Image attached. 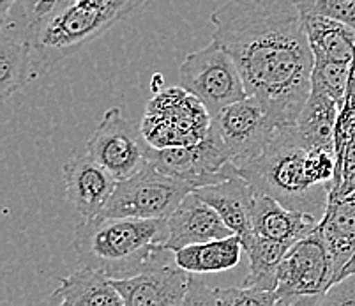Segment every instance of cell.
I'll use <instances>...</instances> for the list:
<instances>
[{
    "instance_id": "10",
    "label": "cell",
    "mask_w": 355,
    "mask_h": 306,
    "mask_svg": "<svg viewBox=\"0 0 355 306\" xmlns=\"http://www.w3.org/2000/svg\"><path fill=\"white\" fill-rule=\"evenodd\" d=\"M150 163L161 172L189 185L193 189L221 182L239 172L214 124L211 126L207 137L191 146L166 149L153 147Z\"/></svg>"
},
{
    "instance_id": "1",
    "label": "cell",
    "mask_w": 355,
    "mask_h": 306,
    "mask_svg": "<svg viewBox=\"0 0 355 306\" xmlns=\"http://www.w3.org/2000/svg\"><path fill=\"white\" fill-rule=\"evenodd\" d=\"M212 40L237 62L277 126L295 124L311 92L315 56L297 0H228L211 15Z\"/></svg>"
},
{
    "instance_id": "14",
    "label": "cell",
    "mask_w": 355,
    "mask_h": 306,
    "mask_svg": "<svg viewBox=\"0 0 355 306\" xmlns=\"http://www.w3.org/2000/svg\"><path fill=\"white\" fill-rule=\"evenodd\" d=\"M168 250H180L189 244L234 236V230L223 221L214 207L189 192L175 211L166 218Z\"/></svg>"
},
{
    "instance_id": "9",
    "label": "cell",
    "mask_w": 355,
    "mask_h": 306,
    "mask_svg": "<svg viewBox=\"0 0 355 306\" xmlns=\"http://www.w3.org/2000/svg\"><path fill=\"white\" fill-rule=\"evenodd\" d=\"M153 146L140 124L124 117L119 106L108 108L87 140V154L94 158L121 181L135 176L150 163Z\"/></svg>"
},
{
    "instance_id": "8",
    "label": "cell",
    "mask_w": 355,
    "mask_h": 306,
    "mask_svg": "<svg viewBox=\"0 0 355 306\" xmlns=\"http://www.w3.org/2000/svg\"><path fill=\"white\" fill-rule=\"evenodd\" d=\"M189 192H193L191 186L148 163L135 176L117 181L108 204L99 216L141 220L168 218Z\"/></svg>"
},
{
    "instance_id": "12",
    "label": "cell",
    "mask_w": 355,
    "mask_h": 306,
    "mask_svg": "<svg viewBox=\"0 0 355 306\" xmlns=\"http://www.w3.org/2000/svg\"><path fill=\"white\" fill-rule=\"evenodd\" d=\"M189 278L191 273L173 260L112 282L124 299V306H180L188 294Z\"/></svg>"
},
{
    "instance_id": "24",
    "label": "cell",
    "mask_w": 355,
    "mask_h": 306,
    "mask_svg": "<svg viewBox=\"0 0 355 306\" xmlns=\"http://www.w3.org/2000/svg\"><path fill=\"white\" fill-rule=\"evenodd\" d=\"M352 64L332 62V60H315L311 73V89L325 92L343 106L350 83Z\"/></svg>"
},
{
    "instance_id": "6",
    "label": "cell",
    "mask_w": 355,
    "mask_h": 306,
    "mask_svg": "<svg viewBox=\"0 0 355 306\" xmlns=\"http://www.w3.org/2000/svg\"><path fill=\"white\" fill-rule=\"evenodd\" d=\"M336 283V271L320 228L288 248L279 266L277 305H320Z\"/></svg>"
},
{
    "instance_id": "19",
    "label": "cell",
    "mask_w": 355,
    "mask_h": 306,
    "mask_svg": "<svg viewBox=\"0 0 355 306\" xmlns=\"http://www.w3.org/2000/svg\"><path fill=\"white\" fill-rule=\"evenodd\" d=\"M51 301L64 306H124L112 278L90 267H80L78 271L60 278Z\"/></svg>"
},
{
    "instance_id": "16",
    "label": "cell",
    "mask_w": 355,
    "mask_h": 306,
    "mask_svg": "<svg viewBox=\"0 0 355 306\" xmlns=\"http://www.w3.org/2000/svg\"><path fill=\"white\" fill-rule=\"evenodd\" d=\"M320 223V218L302 211H293L270 195L257 192L253 205L254 234L279 241L288 246L309 236Z\"/></svg>"
},
{
    "instance_id": "27",
    "label": "cell",
    "mask_w": 355,
    "mask_h": 306,
    "mask_svg": "<svg viewBox=\"0 0 355 306\" xmlns=\"http://www.w3.org/2000/svg\"><path fill=\"white\" fill-rule=\"evenodd\" d=\"M320 305H355V275H350L347 276V278L340 280V282H336L334 285L322 296Z\"/></svg>"
},
{
    "instance_id": "17",
    "label": "cell",
    "mask_w": 355,
    "mask_h": 306,
    "mask_svg": "<svg viewBox=\"0 0 355 306\" xmlns=\"http://www.w3.org/2000/svg\"><path fill=\"white\" fill-rule=\"evenodd\" d=\"M34 28L0 27V94L2 99L20 91L35 78L34 50H32Z\"/></svg>"
},
{
    "instance_id": "21",
    "label": "cell",
    "mask_w": 355,
    "mask_h": 306,
    "mask_svg": "<svg viewBox=\"0 0 355 306\" xmlns=\"http://www.w3.org/2000/svg\"><path fill=\"white\" fill-rule=\"evenodd\" d=\"M327 250L334 264L336 282H340L345 266L355 255V204L345 196L340 201L329 202L320 223Z\"/></svg>"
},
{
    "instance_id": "25",
    "label": "cell",
    "mask_w": 355,
    "mask_h": 306,
    "mask_svg": "<svg viewBox=\"0 0 355 306\" xmlns=\"http://www.w3.org/2000/svg\"><path fill=\"white\" fill-rule=\"evenodd\" d=\"M241 306V305H253V306H272L277 305L276 292L257 291L251 287H211V306Z\"/></svg>"
},
{
    "instance_id": "18",
    "label": "cell",
    "mask_w": 355,
    "mask_h": 306,
    "mask_svg": "<svg viewBox=\"0 0 355 306\" xmlns=\"http://www.w3.org/2000/svg\"><path fill=\"white\" fill-rule=\"evenodd\" d=\"M340 103L325 92L311 89L301 114L293 124L297 142L306 149L336 151V124L340 117Z\"/></svg>"
},
{
    "instance_id": "3",
    "label": "cell",
    "mask_w": 355,
    "mask_h": 306,
    "mask_svg": "<svg viewBox=\"0 0 355 306\" xmlns=\"http://www.w3.org/2000/svg\"><path fill=\"white\" fill-rule=\"evenodd\" d=\"M166 218L98 216L76 225L71 250L82 267L122 280L173 262L175 251L166 248Z\"/></svg>"
},
{
    "instance_id": "26",
    "label": "cell",
    "mask_w": 355,
    "mask_h": 306,
    "mask_svg": "<svg viewBox=\"0 0 355 306\" xmlns=\"http://www.w3.org/2000/svg\"><path fill=\"white\" fill-rule=\"evenodd\" d=\"M302 12H316L355 31V0H297Z\"/></svg>"
},
{
    "instance_id": "13",
    "label": "cell",
    "mask_w": 355,
    "mask_h": 306,
    "mask_svg": "<svg viewBox=\"0 0 355 306\" xmlns=\"http://www.w3.org/2000/svg\"><path fill=\"white\" fill-rule=\"evenodd\" d=\"M62 173L69 204L83 220L98 218L108 204L117 179L87 153L67 161Z\"/></svg>"
},
{
    "instance_id": "15",
    "label": "cell",
    "mask_w": 355,
    "mask_h": 306,
    "mask_svg": "<svg viewBox=\"0 0 355 306\" xmlns=\"http://www.w3.org/2000/svg\"><path fill=\"white\" fill-rule=\"evenodd\" d=\"M193 192L211 207H214L223 221L242 241L253 236V205L257 192L246 177L241 176V172L234 173L225 181L203 186Z\"/></svg>"
},
{
    "instance_id": "28",
    "label": "cell",
    "mask_w": 355,
    "mask_h": 306,
    "mask_svg": "<svg viewBox=\"0 0 355 306\" xmlns=\"http://www.w3.org/2000/svg\"><path fill=\"white\" fill-rule=\"evenodd\" d=\"M184 305H209L211 306V287L205 285L200 278H196L191 273L189 278L188 294L184 298Z\"/></svg>"
},
{
    "instance_id": "7",
    "label": "cell",
    "mask_w": 355,
    "mask_h": 306,
    "mask_svg": "<svg viewBox=\"0 0 355 306\" xmlns=\"http://www.w3.org/2000/svg\"><path fill=\"white\" fill-rule=\"evenodd\" d=\"M180 85L195 94L214 117L235 101L248 98L246 83L237 62L218 41L191 51L179 69Z\"/></svg>"
},
{
    "instance_id": "23",
    "label": "cell",
    "mask_w": 355,
    "mask_h": 306,
    "mask_svg": "<svg viewBox=\"0 0 355 306\" xmlns=\"http://www.w3.org/2000/svg\"><path fill=\"white\" fill-rule=\"evenodd\" d=\"M242 246L250 259V271L242 285L257 291L276 292L279 266L288 251V244L253 234L246 241H242Z\"/></svg>"
},
{
    "instance_id": "2",
    "label": "cell",
    "mask_w": 355,
    "mask_h": 306,
    "mask_svg": "<svg viewBox=\"0 0 355 306\" xmlns=\"http://www.w3.org/2000/svg\"><path fill=\"white\" fill-rule=\"evenodd\" d=\"M336 165V151L306 149L297 142L292 124L282 126L272 144L239 172L254 192L322 220L331 201Z\"/></svg>"
},
{
    "instance_id": "5",
    "label": "cell",
    "mask_w": 355,
    "mask_h": 306,
    "mask_svg": "<svg viewBox=\"0 0 355 306\" xmlns=\"http://www.w3.org/2000/svg\"><path fill=\"white\" fill-rule=\"evenodd\" d=\"M144 137L154 149L191 146L207 137L212 115L195 94L180 87L154 92L141 117Z\"/></svg>"
},
{
    "instance_id": "20",
    "label": "cell",
    "mask_w": 355,
    "mask_h": 306,
    "mask_svg": "<svg viewBox=\"0 0 355 306\" xmlns=\"http://www.w3.org/2000/svg\"><path fill=\"white\" fill-rule=\"evenodd\" d=\"M306 34L315 60L352 64L355 59V31L329 16L302 12Z\"/></svg>"
},
{
    "instance_id": "11",
    "label": "cell",
    "mask_w": 355,
    "mask_h": 306,
    "mask_svg": "<svg viewBox=\"0 0 355 306\" xmlns=\"http://www.w3.org/2000/svg\"><path fill=\"white\" fill-rule=\"evenodd\" d=\"M212 124L221 135L237 170L257 160L272 144L282 128L253 96L225 106L212 117Z\"/></svg>"
},
{
    "instance_id": "4",
    "label": "cell",
    "mask_w": 355,
    "mask_h": 306,
    "mask_svg": "<svg viewBox=\"0 0 355 306\" xmlns=\"http://www.w3.org/2000/svg\"><path fill=\"white\" fill-rule=\"evenodd\" d=\"M145 0H59L34 27L35 76L98 40Z\"/></svg>"
},
{
    "instance_id": "29",
    "label": "cell",
    "mask_w": 355,
    "mask_h": 306,
    "mask_svg": "<svg viewBox=\"0 0 355 306\" xmlns=\"http://www.w3.org/2000/svg\"><path fill=\"white\" fill-rule=\"evenodd\" d=\"M347 196H348V198H350V201L354 202V204H355V189H354V192L350 193V195H347ZM343 198H345V196H343Z\"/></svg>"
},
{
    "instance_id": "22",
    "label": "cell",
    "mask_w": 355,
    "mask_h": 306,
    "mask_svg": "<svg viewBox=\"0 0 355 306\" xmlns=\"http://www.w3.org/2000/svg\"><path fill=\"white\" fill-rule=\"evenodd\" d=\"M242 251H244L242 239L234 234L221 239L203 241L180 248L175 251V260L182 269L193 275L219 273L237 266Z\"/></svg>"
}]
</instances>
